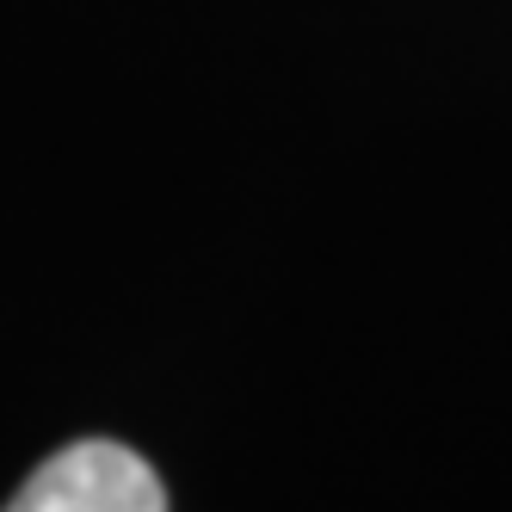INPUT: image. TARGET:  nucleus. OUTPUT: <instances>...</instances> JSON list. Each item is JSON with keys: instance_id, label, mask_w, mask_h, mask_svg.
Wrapping results in <instances>:
<instances>
[{"instance_id": "f257e3e1", "label": "nucleus", "mask_w": 512, "mask_h": 512, "mask_svg": "<svg viewBox=\"0 0 512 512\" xmlns=\"http://www.w3.org/2000/svg\"><path fill=\"white\" fill-rule=\"evenodd\" d=\"M0 512H167V488L118 438H75L25 475Z\"/></svg>"}]
</instances>
